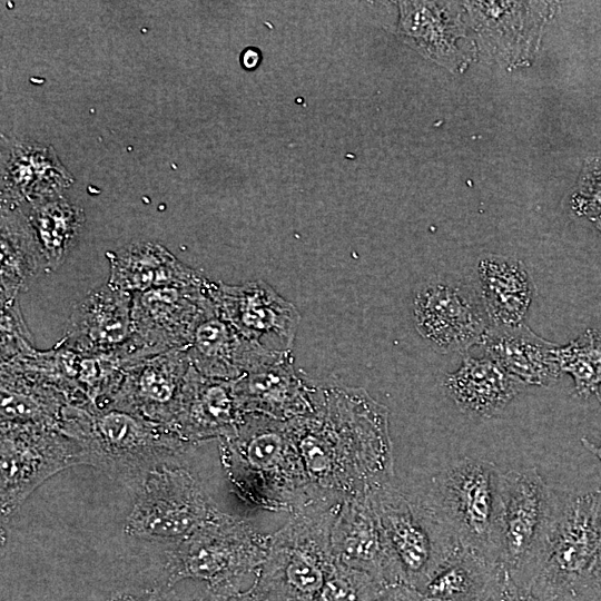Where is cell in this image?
<instances>
[{
	"label": "cell",
	"instance_id": "6da1fadb",
	"mask_svg": "<svg viewBox=\"0 0 601 601\" xmlns=\"http://www.w3.org/2000/svg\"><path fill=\"white\" fill-rule=\"evenodd\" d=\"M309 483L345 499L394 480L388 410L361 387H317L312 413L289 420Z\"/></svg>",
	"mask_w": 601,
	"mask_h": 601
},
{
	"label": "cell",
	"instance_id": "7a4b0ae2",
	"mask_svg": "<svg viewBox=\"0 0 601 601\" xmlns=\"http://www.w3.org/2000/svg\"><path fill=\"white\" fill-rule=\"evenodd\" d=\"M343 501L312 484L297 497L252 584L262 601L316 598L335 564L331 534Z\"/></svg>",
	"mask_w": 601,
	"mask_h": 601
},
{
	"label": "cell",
	"instance_id": "3957f363",
	"mask_svg": "<svg viewBox=\"0 0 601 601\" xmlns=\"http://www.w3.org/2000/svg\"><path fill=\"white\" fill-rule=\"evenodd\" d=\"M59 428L82 446L89 465L134 492L193 446L168 426L112 405H67Z\"/></svg>",
	"mask_w": 601,
	"mask_h": 601
},
{
	"label": "cell",
	"instance_id": "277c9868",
	"mask_svg": "<svg viewBox=\"0 0 601 601\" xmlns=\"http://www.w3.org/2000/svg\"><path fill=\"white\" fill-rule=\"evenodd\" d=\"M220 444L231 482L256 506L289 511L311 484L289 421L244 413L235 435Z\"/></svg>",
	"mask_w": 601,
	"mask_h": 601
},
{
	"label": "cell",
	"instance_id": "5b68a950",
	"mask_svg": "<svg viewBox=\"0 0 601 601\" xmlns=\"http://www.w3.org/2000/svg\"><path fill=\"white\" fill-rule=\"evenodd\" d=\"M601 588V492L560 491L531 591L542 601Z\"/></svg>",
	"mask_w": 601,
	"mask_h": 601
},
{
	"label": "cell",
	"instance_id": "8992f818",
	"mask_svg": "<svg viewBox=\"0 0 601 601\" xmlns=\"http://www.w3.org/2000/svg\"><path fill=\"white\" fill-rule=\"evenodd\" d=\"M501 475L490 461L463 457L435 474L420 495L459 544L499 565Z\"/></svg>",
	"mask_w": 601,
	"mask_h": 601
},
{
	"label": "cell",
	"instance_id": "52a82bcc",
	"mask_svg": "<svg viewBox=\"0 0 601 601\" xmlns=\"http://www.w3.org/2000/svg\"><path fill=\"white\" fill-rule=\"evenodd\" d=\"M270 544V534L248 521L219 511L189 538L175 544L164 566L165 587L185 579L201 580L217 590H244L256 578Z\"/></svg>",
	"mask_w": 601,
	"mask_h": 601
},
{
	"label": "cell",
	"instance_id": "ba28073f",
	"mask_svg": "<svg viewBox=\"0 0 601 601\" xmlns=\"http://www.w3.org/2000/svg\"><path fill=\"white\" fill-rule=\"evenodd\" d=\"M370 496L401 582L422 592L459 542L420 495L394 480L372 489Z\"/></svg>",
	"mask_w": 601,
	"mask_h": 601
},
{
	"label": "cell",
	"instance_id": "9c48e42d",
	"mask_svg": "<svg viewBox=\"0 0 601 601\" xmlns=\"http://www.w3.org/2000/svg\"><path fill=\"white\" fill-rule=\"evenodd\" d=\"M559 496L560 491L549 486L535 467L501 475L500 563L522 587L530 589Z\"/></svg>",
	"mask_w": 601,
	"mask_h": 601
},
{
	"label": "cell",
	"instance_id": "30bf717a",
	"mask_svg": "<svg viewBox=\"0 0 601 601\" xmlns=\"http://www.w3.org/2000/svg\"><path fill=\"white\" fill-rule=\"evenodd\" d=\"M135 493L125 532L137 539L175 545L220 511L193 474L176 464L150 472Z\"/></svg>",
	"mask_w": 601,
	"mask_h": 601
},
{
	"label": "cell",
	"instance_id": "8fae6325",
	"mask_svg": "<svg viewBox=\"0 0 601 601\" xmlns=\"http://www.w3.org/2000/svg\"><path fill=\"white\" fill-rule=\"evenodd\" d=\"M2 520L53 474L88 464L86 452L59 427L1 424Z\"/></svg>",
	"mask_w": 601,
	"mask_h": 601
},
{
	"label": "cell",
	"instance_id": "7c38bea8",
	"mask_svg": "<svg viewBox=\"0 0 601 601\" xmlns=\"http://www.w3.org/2000/svg\"><path fill=\"white\" fill-rule=\"evenodd\" d=\"M206 280L132 294L134 335L124 366L176 348H186L194 331L211 305Z\"/></svg>",
	"mask_w": 601,
	"mask_h": 601
},
{
	"label": "cell",
	"instance_id": "4fadbf2b",
	"mask_svg": "<svg viewBox=\"0 0 601 601\" xmlns=\"http://www.w3.org/2000/svg\"><path fill=\"white\" fill-rule=\"evenodd\" d=\"M412 307L416 331L442 353L482 345L492 326L480 292L460 278L425 282L415 292Z\"/></svg>",
	"mask_w": 601,
	"mask_h": 601
},
{
	"label": "cell",
	"instance_id": "5bb4252c",
	"mask_svg": "<svg viewBox=\"0 0 601 601\" xmlns=\"http://www.w3.org/2000/svg\"><path fill=\"white\" fill-rule=\"evenodd\" d=\"M482 49L508 69L529 66L555 4L541 1H463Z\"/></svg>",
	"mask_w": 601,
	"mask_h": 601
},
{
	"label": "cell",
	"instance_id": "9a60e30c",
	"mask_svg": "<svg viewBox=\"0 0 601 601\" xmlns=\"http://www.w3.org/2000/svg\"><path fill=\"white\" fill-rule=\"evenodd\" d=\"M395 3L398 21L393 32L425 59L452 73H463L477 57V43L470 36L463 2Z\"/></svg>",
	"mask_w": 601,
	"mask_h": 601
},
{
	"label": "cell",
	"instance_id": "2e32d148",
	"mask_svg": "<svg viewBox=\"0 0 601 601\" xmlns=\"http://www.w3.org/2000/svg\"><path fill=\"white\" fill-rule=\"evenodd\" d=\"M206 292L217 314L244 337L280 351H292L299 325L297 308L263 280L227 285L206 280Z\"/></svg>",
	"mask_w": 601,
	"mask_h": 601
},
{
	"label": "cell",
	"instance_id": "e0dca14e",
	"mask_svg": "<svg viewBox=\"0 0 601 601\" xmlns=\"http://www.w3.org/2000/svg\"><path fill=\"white\" fill-rule=\"evenodd\" d=\"M190 367L186 348L156 354L124 366L121 382L102 405L136 413L170 428Z\"/></svg>",
	"mask_w": 601,
	"mask_h": 601
},
{
	"label": "cell",
	"instance_id": "ac0fdd59",
	"mask_svg": "<svg viewBox=\"0 0 601 601\" xmlns=\"http://www.w3.org/2000/svg\"><path fill=\"white\" fill-rule=\"evenodd\" d=\"M134 335L132 294L105 284L70 314L58 344L85 356L122 358Z\"/></svg>",
	"mask_w": 601,
	"mask_h": 601
},
{
	"label": "cell",
	"instance_id": "d6986e66",
	"mask_svg": "<svg viewBox=\"0 0 601 601\" xmlns=\"http://www.w3.org/2000/svg\"><path fill=\"white\" fill-rule=\"evenodd\" d=\"M331 549L337 564L383 584L402 583L370 492L344 499L333 524Z\"/></svg>",
	"mask_w": 601,
	"mask_h": 601
},
{
	"label": "cell",
	"instance_id": "ffe728a7",
	"mask_svg": "<svg viewBox=\"0 0 601 601\" xmlns=\"http://www.w3.org/2000/svg\"><path fill=\"white\" fill-rule=\"evenodd\" d=\"M75 183L52 146L2 137L1 209H18L63 195Z\"/></svg>",
	"mask_w": 601,
	"mask_h": 601
},
{
	"label": "cell",
	"instance_id": "44dd1931",
	"mask_svg": "<svg viewBox=\"0 0 601 601\" xmlns=\"http://www.w3.org/2000/svg\"><path fill=\"white\" fill-rule=\"evenodd\" d=\"M186 351L196 371L225 381H236L286 352L244 337L217 314L213 303L197 324Z\"/></svg>",
	"mask_w": 601,
	"mask_h": 601
},
{
	"label": "cell",
	"instance_id": "7402d4cb",
	"mask_svg": "<svg viewBox=\"0 0 601 601\" xmlns=\"http://www.w3.org/2000/svg\"><path fill=\"white\" fill-rule=\"evenodd\" d=\"M243 416L234 392V381L207 377L190 364L170 428L194 445L231 437Z\"/></svg>",
	"mask_w": 601,
	"mask_h": 601
},
{
	"label": "cell",
	"instance_id": "603a6c76",
	"mask_svg": "<svg viewBox=\"0 0 601 601\" xmlns=\"http://www.w3.org/2000/svg\"><path fill=\"white\" fill-rule=\"evenodd\" d=\"M292 351L234 381V392L244 413H259L289 421L312 413L317 387L296 373Z\"/></svg>",
	"mask_w": 601,
	"mask_h": 601
},
{
	"label": "cell",
	"instance_id": "cb8c5ba5",
	"mask_svg": "<svg viewBox=\"0 0 601 601\" xmlns=\"http://www.w3.org/2000/svg\"><path fill=\"white\" fill-rule=\"evenodd\" d=\"M106 256L110 268L108 284L128 293L193 285L204 278L159 243L136 242Z\"/></svg>",
	"mask_w": 601,
	"mask_h": 601
},
{
	"label": "cell",
	"instance_id": "d4e9b609",
	"mask_svg": "<svg viewBox=\"0 0 601 601\" xmlns=\"http://www.w3.org/2000/svg\"><path fill=\"white\" fill-rule=\"evenodd\" d=\"M482 346L486 356L525 385L550 386L562 374L559 345L542 338L525 323L491 326Z\"/></svg>",
	"mask_w": 601,
	"mask_h": 601
},
{
	"label": "cell",
	"instance_id": "484cf974",
	"mask_svg": "<svg viewBox=\"0 0 601 601\" xmlns=\"http://www.w3.org/2000/svg\"><path fill=\"white\" fill-rule=\"evenodd\" d=\"M444 386L461 411L491 418L501 414L526 385L489 356H465L461 367L446 375Z\"/></svg>",
	"mask_w": 601,
	"mask_h": 601
},
{
	"label": "cell",
	"instance_id": "4316f807",
	"mask_svg": "<svg viewBox=\"0 0 601 601\" xmlns=\"http://www.w3.org/2000/svg\"><path fill=\"white\" fill-rule=\"evenodd\" d=\"M479 292L492 326L524 323L534 284L524 264L515 258L487 255L476 265Z\"/></svg>",
	"mask_w": 601,
	"mask_h": 601
},
{
	"label": "cell",
	"instance_id": "83f0119b",
	"mask_svg": "<svg viewBox=\"0 0 601 601\" xmlns=\"http://www.w3.org/2000/svg\"><path fill=\"white\" fill-rule=\"evenodd\" d=\"M67 397L55 386L1 364V424L59 427Z\"/></svg>",
	"mask_w": 601,
	"mask_h": 601
},
{
	"label": "cell",
	"instance_id": "f1b7e54d",
	"mask_svg": "<svg viewBox=\"0 0 601 601\" xmlns=\"http://www.w3.org/2000/svg\"><path fill=\"white\" fill-rule=\"evenodd\" d=\"M504 569L459 544L422 593L439 601H490Z\"/></svg>",
	"mask_w": 601,
	"mask_h": 601
},
{
	"label": "cell",
	"instance_id": "f546056e",
	"mask_svg": "<svg viewBox=\"0 0 601 601\" xmlns=\"http://www.w3.org/2000/svg\"><path fill=\"white\" fill-rule=\"evenodd\" d=\"M41 266L45 260L24 211L1 209V304L28 289Z\"/></svg>",
	"mask_w": 601,
	"mask_h": 601
},
{
	"label": "cell",
	"instance_id": "4dcf8cb0",
	"mask_svg": "<svg viewBox=\"0 0 601 601\" xmlns=\"http://www.w3.org/2000/svg\"><path fill=\"white\" fill-rule=\"evenodd\" d=\"M20 209L24 211L35 233L46 269H58L83 229V209L65 194Z\"/></svg>",
	"mask_w": 601,
	"mask_h": 601
},
{
	"label": "cell",
	"instance_id": "1f68e13d",
	"mask_svg": "<svg viewBox=\"0 0 601 601\" xmlns=\"http://www.w3.org/2000/svg\"><path fill=\"white\" fill-rule=\"evenodd\" d=\"M558 361L561 372L572 377L578 396L601 398V332L588 328L566 345L559 346Z\"/></svg>",
	"mask_w": 601,
	"mask_h": 601
},
{
	"label": "cell",
	"instance_id": "d6a6232c",
	"mask_svg": "<svg viewBox=\"0 0 601 601\" xmlns=\"http://www.w3.org/2000/svg\"><path fill=\"white\" fill-rule=\"evenodd\" d=\"M384 585L364 572L335 563L313 601H375Z\"/></svg>",
	"mask_w": 601,
	"mask_h": 601
},
{
	"label": "cell",
	"instance_id": "836d02e7",
	"mask_svg": "<svg viewBox=\"0 0 601 601\" xmlns=\"http://www.w3.org/2000/svg\"><path fill=\"white\" fill-rule=\"evenodd\" d=\"M571 210L592 221L601 219V155L588 158L570 198Z\"/></svg>",
	"mask_w": 601,
	"mask_h": 601
},
{
	"label": "cell",
	"instance_id": "e575fe53",
	"mask_svg": "<svg viewBox=\"0 0 601 601\" xmlns=\"http://www.w3.org/2000/svg\"><path fill=\"white\" fill-rule=\"evenodd\" d=\"M35 352L37 349L17 299L1 304V362L8 363L32 355Z\"/></svg>",
	"mask_w": 601,
	"mask_h": 601
},
{
	"label": "cell",
	"instance_id": "d590c367",
	"mask_svg": "<svg viewBox=\"0 0 601 601\" xmlns=\"http://www.w3.org/2000/svg\"><path fill=\"white\" fill-rule=\"evenodd\" d=\"M490 601H542L529 588L515 583L504 570L499 587Z\"/></svg>",
	"mask_w": 601,
	"mask_h": 601
},
{
	"label": "cell",
	"instance_id": "8d00e7d4",
	"mask_svg": "<svg viewBox=\"0 0 601 601\" xmlns=\"http://www.w3.org/2000/svg\"><path fill=\"white\" fill-rule=\"evenodd\" d=\"M193 601H262L252 585L247 590H217L208 588Z\"/></svg>",
	"mask_w": 601,
	"mask_h": 601
},
{
	"label": "cell",
	"instance_id": "74e56055",
	"mask_svg": "<svg viewBox=\"0 0 601 601\" xmlns=\"http://www.w3.org/2000/svg\"><path fill=\"white\" fill-rule=\"evenodd\" d=\"M424 595L418 590L405 584L394 583L384 585L375 601H423Z\"/></svg>",
	"mask_w": 601,
	"mask_h": 601
},
{
	"label": "cell",
	"instance_id": "f35d334b",
	"mask_svg": "<svg viewBox=\"0 0 601 601\" xmlns=\"http://www.w3.org/2000/svg\"><path fill=\"white\" fill-rule=\"evenodd\" d=\"M109 601H179L170 589L159 587L139 593H118Z\"/></svg>",
	"mask_w": 601,
	"mask_h": 601
},
{
	"label": "cell",
	"instance_id": "ab89813d",
	"mask_svg": "<svg viewBox=\"0 0 601 601\" xmlns=\"http://www.w3.org/2000/svg\"><path fill=\"white\" fill-rule=\"evenodd\" d=\"M555 601H601V588L568 594Z\"/></svg>",
	"mask_w": 601,
	"mask_h": 601
},
{
	"label": "cell",
	"instance_id": "60d3db41",
	"mask_svg": "<svg viewBox=\"0 0 601 601\" xmlns=\"http://www.w3.org/2000/svg\"><path fill=\"white\" fill-rule=\"evenodd\" d=\"M240 62L247 70L255 69L260 62V53L256 48H247L242 52Z\"/></svg>",
	"mask_w": 601,
	"mask_h": 601
},
{
	"label": "cell",
	"instance_id": "b9f144b4",
	"mask_svg": "<svg viewBox=\"0 0 601 601\" xmlns=\"http://www.w3.org/2000/svg\"><path fill=\"white\" fill-rule=\"evenodd\" d=\"M601 404V398L599 400ZM583 446L589 450L591 453H593L600 461H601V443L599 445L590 442L588 439L581 440ZM601 492V490H600Z\"/></svg>",
	"mask_w": 601,
	"mask_h": 601
},
{
	"label": "cell",
	"instance_id": "7bdbcfd3",
	"mask_svg": "<svg viewBox=\"0 0 601 601\" xmlns=\"http://www.w3.org/2000/svg\"><path fill=\"white\" fill-rule=\"evenodd\" d=\"M593 224H594L595 228H597V229L600 231V234H601V219H600V220L593 221Z\"/></svg>",
	"mask_w": 601,
	"mask_h": 601
}]
</instances>
